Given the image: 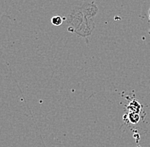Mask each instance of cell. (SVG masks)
<instances>
[{
    "instance_id": "cell-1",
    "label": "cell",
    "mask_w": 150,
    "mask_h": 147,
    "mask_svg": "<svg viewBox=\"0 0 150 147\" xmlns=\"http://www.w3.org/2000/svg\"><path fill=\"white\" fill-rule=\"evenodd\" d=\"M141 108H142V106L140 105V103L136 101H131L128 106L130 112H135V113H139Z\"/></svg>"
},
{
    "instance_id": "cell-2",
    "label": "cell",
    "mask_w": 150,
    "mask_h": 147,
    "mask_svg": "<svg viewBox=\"0 0 150 147\" xmlns=\"http://www.w3.org/2000/svg\"><path fill=\"white\" fill-rule=\"evenodd\" d=\"M129 120L132 123H137L140 120L139 113H135V112H130L129 113Z\"/></svg>"
},
{
    "instance_id": "cell-3",
    "label": "cell",
    "mask_w": 150,
    "mask_h": 147,
    "mask_svg": "<svg viewBox=\"0 0 150 147\" xmlns=\"http://www.w3.org/2000/svg\"><path fill=\"white\" fill-rule=\"evenodd\" d=\"M51 23L54 26H57V27L58 26H61L62 24V18L61 16H59V15L54 16V17H52V19H51Z\"/></svg>"
},
{
    "instance_id": "cell-4",
    "label": "cell",
    "mask_w": 150,
    "mask_h": 147,
    "mask_svg": "<svg viewBox=\"0 0 150 147\" xmlns=\"http://www.w3.org/2000/svg\"><path fill=\"white\" fill-rule=\"evenodd\" d=\"M149 18H150V10H149Z\"/></svg>"
}]
</instances>
